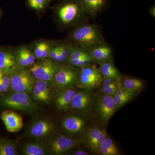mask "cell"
Here are the masks:
<instances>
[{"mask_svg": "<svg viewBox=\"0 0 155 155\" xmlns=\"http://www.w3.org/2000/svg\"><path fill=\"white\" fill-rule=\"evenodd\" d=\"M70 38L75 46L87 51L105 42L98 26L94 24L83 23L78 25Z\"/></svg>", "mask_w": 155, "mask_h": 155, "instance_id": "6da1fadb", "label": "cell"}, {"mask_svg": "<svg viewBox=\"0 0 155 155\" xmlns=\"http://www.w3.org/2000/svg\"><path fill=\"white\" fill-rule=\"evenodd\" d=\"M55 12L60 24L66 27L81 25L88 16L81 0H64L56 7Z\"/></svg>", "mask_w": 155, "mask_h": 155, "instance_id": "7a4b0ae2", "label": "cell"}, {"mask_svg": "<svg viewBox=\"0 0 155 155\" xmlns=\"http://www.w3.org/2000/svg\"><path fill=\"white\" fill-rule=\"evenodd\" d=\"M0 102L5 107L28 114L34 113L38 109L28 94L25 93L14 92L7 95L1 99Z\"/></svg>", "mask_w": 155, "mask_h": 155, "instance_id": "3957f363", "label": "cell"}, {"mask_svg": "<svg viewBox=\"0 0 155 155\" xmlns=\"http://www.w3.org/2000/svg\"><path fill=\"white\" fill-rule=\"evenodd\" d=\"M103 77L98 67L94 64H87L78 68L76 85L81 89L93 90L100 86Z\"/></svg>", "mask_w": 155, "mask_h": 155, "instance_id": "277c9868", "label": "cell"}, {"mask_svg": "<svg viewBox=\"0 0 155 155\" xmlns=\"http://www.w3.org/2000/svg\"><path fill=\"white\" fill-rule=\"evenodd\" d=\"M10 87L14 92H31L35 81L30 71L19 66L10 74Z\"/></svg>", "mask_w": 155, "mask_h": 155, "instance_id": "5b68a950", "label": "cell"}, {"mask_svg": "<svg viewBox=\"0 0 155 155\" xmlns=\"http://www.w3.org/2000/svg\"><path fill=\"white\" fill-rule=\"evenodd\" d=\"M61 66L60 64L52 60L45 58L34 63L30 71L35 79L51 83L54 82L55 75Z\"/></svg>", "mask_w": 155, "mask_h": 155, "instance_id": "8992f818", "label": "cell"}, {"mask_svg": "<svg viewBox=\"0 0 155 155\" xmlns=\"http://www.w3.org/2000/svg\"><path fill=\"white\" fill-rule=\"evenodd\" d=\"M94 102L96 116L101 122L106 125L116 111L113 97L102 94Z\"/></svg>", "mask_w": 155, "mask_h": 155, "instance_id": "52a82bcc", "label": "cell"}, {"mask_svg": "<svg viewBox=\"0 0 155 155\" xmlns=\"http://www.w3.org/2000/svg\"><path fill=\"white\" fill-rule=\"evenodd\" d=\"M78 68L67 64L61 66L55 75L54 82L60 88L71 87L76 85Z\"/></svg>", "mask_w": 155, "mask_h": 155, "instance_id": "ba28073f", "label": "cell"}, {"mask_svg": "<svg viewBox=\"0 0 155 155\" xmlns=\"http://www.w3.org/2000/svg\"><path fill=\"white\" fill-rule=\"evenodd\" d=\"M77 145V141L63 134H58L49 141L47 149L52 154L63 155L74 148Z\"/></svg>", "mask_w": 155, "mask_h": 155, "instance_id": "9c48e42d", "label": "cell"}, {"mask_svg": "<svg viewBox=\"0 0 155 155\" xmlns=\"http://www.w3.org/2000/svg\"><path fill=\"white\" fill-rule=\"evenodd\" d=\"M93 90L81 89L75 93L70 102L69 107L76 110L86 113L94 104Z\"/></svg>", "mask_w": 155, "mask_h": 155, "instance_id": "30bf717a", "label": "cell"}, {"mask_svg": "<svg viewBox=\"0 0 155 155\" xmlns=\"http://www.w3.org/2000/svg\"><path fill=\"white\" fill-rule=\"evenodd\" d=\"M54 131V127L51 122L43 119L33 122L28 128L29 135L34 138L43 139L51 135Z\"/></svg>", "mask_w": 155, "mask_h": 155, "instance_id": "8fae6325", "label": "cell"}, {"mask_svg": "<svg viewBox=\"0 0 155 155\" xmlns=\"http://www.w3.org/2000/svg\"><path fill=\"white\" fill-rule=\"evenodd\" d=\"M19 66L16 54L9 50L0 49V70L4 75H10Z\"/></svg>", "mask_w": 155, "mask_h": 155, "instance_id": "7c38bea8", "label": "cell"}, {"mask_svg": "<svg viewBox=\"0 0 155 155\" xmlns=\"http://www.w3.org/2000/svg\"><path fill=\"white\" fill-rule=\"evenodd\" d=\"M1 119L9 132L16 133L21 130L23 127L22 117L14 111H4L1 115Z\"/></svg>", "mask_w": 155, "mask_h": 155, "instance_id": "4fadbf2b", "label": "cell"}, {"mask_svg": "<svg viewBox=\"0 0 155 155\" xmlns=\"http://www.w3.org/2000/svg\"><path fill=\"white\" fill-rule=\"evenodd\" d=\"M86 125V121L83 117L77 116H67L63 119L62 122L63 129L72 134L82 133Z\"/></svg>", "mask_w": 155, "mask_h": 155, "instance_id": "5bb4252c", "label": "cell"}, {"mask_svg": "<svg viewBox=\"0 0 155 155\" xmlns=\"http://www.w3.org/2000/svg\"><path fill=\"white\" fill-rule=\"evenodd\" d=\"M107 136L104 128L94 126L86 133V140L89 147L94 152L98 151L100 145Z\"/></svg>", "mask_w": 155, "mask_h": 155, "instance_id": "9a60e30c", "label": "cell"}, {"mask_svg": "<svg viewBox=\"0 0 155 155\" xmlns=\"http://www.w3.org/2000/svg\"><path fill=\"white\" fill-rule=\"evenodd\" d=\"M89 52L94 63L99 64L106 61H113V49L105 42L95 47Z\"/></svg>", "mask_w": 155, "mask_h": 155, "instance_id": "2e32d148", "label": "cell"}, {"mask_svg": "<svg viewBox=\"0 0 155 155\" xmlns=\"http://www.w3.org/2000/svg\"><path fill=\"white\" fill-rule=\"evenodd\" d=\"M76 91L71 87L61 88L56 95L55 103L59 110L63 111L69 107Z\"/></svg>", "mask_w": 155, "mask_h": 155, "instance_id": "e0dca14e", "label": "cell"}, {"mask_svg": "<svg viewBox=\"0 0 155 155\" xmlns=\"http://www.w3.org/2000/svg\"><path fill=\"white\" fill-rule=\"evenodd\" d=\"M88 16L94 18L104 8L107 0H81Z\"/></svg>", "mask_w": 155, "mask_h": 155, "instance_id": "ac0fdd59", "label": "cell"}, {"mask_svg": "<svg viewBox=\"0 0 155 155\" xmlns=\"http://www.w3.org/2000/svg\"><path fill=\"white\" fill-rule=\"evenodd\" d=\"M99 69L103 77L110 78L121 80L122 76L113 61H106L99 64Z\"/></svg>", "mask_w": 155, "mask_h": 155, "instance_id": "d6986e66", "label": "cell"}, {"mask_svg": "<svg viewBox=\"0 0 155 155\" xmlns=\"http://www.w3.org/2000/svg\"><path fill=\"white\" fill-rule=\"evenodd\" d=\"M22 153L25 155H44L48 153L47 148L36 142H28L23 145Z\"/></svg>", "mask_w": 155, "mask_h": 155, "instance_id": "ffe728a7", "label": "cell"}, {"mask_svg": "<svg viewBox=\"0 0 155 155\" xmlns=\"http://www.w3.org/2000/svg\"><path fill=\"white\" fill-rule=\"evenodd\" d=\"M98 151L102 155H120V150L114 140L107 136L100 145Z\"/></svg>", "mask_w": 155, "mask_h": 155, "instance_id": "44dd1931", "label": "cell"}, {"mask_svg": "<svg viewBox=\"0 0 155 155\" xmlns=\"http://www.w3.org/2000/svg\"><path fill=\"white\" fill-rule=\"evenodd\" d=\"M121 88L129 91L137 92L143 88V82L135 78L125 77L122 81Z\"/></svg>", "mask_w": 155, "mask_h": 155, "instance_id": "7402d4cb", "label": "cell"}, {"mask_svg": "<svg viewBox=\"0 0 155 155\" xmlns=\"http://www.w3.org/2000/svg\"><path fill=\"white\" fill-rule=\"evenodd\" d=\"M17 148L15 142L5 139H0V155H16Z\"/></svg>", "mask_w": 155, "mask_h": 155, "instance_id": "603a6c76", "label": "cell"}, {"mask_svg": "<svg viewBox=\"0 0 155 155\" xmlns=\"http://www.w3.org/2000/svg\"><path fill=\"white\" fill-rule=\"evenodd\" d=\"M121 80H117L115 82L106 85H101L100 92L102 94L112 96L115 94L116 91L121 88L122 85Z\"/></svg>", "mask_w": 155, "mask_h": 155, "instance_id": "cb8c5ba5", "label": "cell"}, {"mask_svg": "<svg viewBox=\"0 0 155 155\" xmlns=\"http://www.w3.org/2000/svg\"><path fill=\"white\" fill-rule=\"evenodd\" d=\"M58 45V51L61 57V64H67L71 45L61 44Z\"/></svg>", "mask_w": 155, "mask_h": 155, "instance_id": "d4e9b609", "label": "cell"}, {"mask_svg": "<svg viewBox=\"0 0 155 155\" xmlns=\"http://www.w3.org/2000/svg\"><path fill=\"white\" fill-rule=\"evenodd\" d=\"M28 6L35 11H41L47 6L49 0H27Z\"/></svg>", "mask_w": 155, "mask_h": 155, "instance_id": "484cf974", "label": "cell"}, {"mask_svg": "<svg viewBox=\"0 0 155 155\" xmlns=\"http://www.w3.org/2000/svg\"><path fill=\"white\" fill-rule=\"evenodd\" d=\"M32 92L34 100L45 103V104L49 101L51 97L46 94L43 92L42 91L36 87L34 86Z\"/></svg>", "mask_w": 155, "mask_h": 155, "instance_id": "4316f807", "label": "cell"}, {"mask_svg": "<svg viewBox=\"0 0 155 155\" xmlns=\"http://www.w3.org/2000/svg\"><path fill=\"white\" fill-rule=\"evenodd\" d=\"M113 97L116 106V110L122 107V106L125 105V104H127L133 98L131 97L119 96L116 95H113Z\"/></svg>", "mask_w": 155, "mask_h": 155, "instance_id": "83f0119b", "label": "cell"}, {"mask_svg": "<svg viewBox=\"0 0 155 155\" xmlns=\"http://www.w3.org/2000/svg\"><path fill=\"white\" fill-rule=\"evenodd\" d=\"M50 82L45 81L38 80H35L34 86L39 89L42 91L49 96L51 97V89L50 88Z\"/></svg>", "mask_w": 155, "mask_h": 155, "instance_id": "f1b7e54d", "label": "cell"}, {"mask_svg": "<svg viewBox=\"0 0 155 155\" xmlns=\"http://www.w3.org/2000/svg\"><path fill=\"white\" fill-rule=\"evenodd\" d=\"M25 57L26 61L28 62V65H32L35 63V58L34 53H32L28 48H21L19 49Z\"/></svg>", "mask_w": 155, "mask_h": 155, "instance_id": "f546056e", "label": "cell"}, {"mask_svg": "<svg viewBox=\"0 0 155 155\" xmlns=\"http://www.w3.org/2000/svg\"><path fill=\"white\" fill-rule=\"evenodd\" d=\"M45 43L46 42H40L37 44L33 53L36 59L39 60L42 59V53Z\"/></svg>", "mask_w": 155, "mask_h": 155, "instance_id": "4dcf8cb0", "label": "cell"}, {"mask_svg": "<svg viewBox=\"0 0 155 155\" xmlns=\"http://www.w3.org/2000/svg\"><path fill=\"white\" fill-rule=\"evenodd\" d=\"M16 57H17V63L19 66L24 67L29 66L28 62L26 61L25 57H24V55L20 49L19 50L17 54H16Z\"/></svg>", "mask_w": 155, "mask_h": 155, "instance_id": "1f68e13d", "label": "cell"}, {"mask_svg": "<svg viewBox=\"0 0 155 155\" xmlns=\"http://www.w3.org/2000/svg\"><path fill=\"white\" fill-rule=\"evenodd\" d=\"M58 53V45H56L55 46L51 48L48 55V59L50 60H53L55 57L57 56Z\"/></svg>", "mask_w": 155, "mask_h": 155, "instance_id": "d6a6232c", "label": "cell"}, {"mask_svg": "<svg viewBox=\"0 0 155 155\" xmlns=\"http://www.w3.org/2000/svg\"><path fill=\"white\" fill-rule=\"evenodd\" d=\"M51 48V47L48 43H45L43 50L42 53V59L48 58Z\"/></svg>", "mask_w": 155, "mask_h": 155, "instance_id": "836d02e7", "label": "cell"}, {"mask_svg": "<svg viewBox=\"0 0 155 155\" xmlns=\"http://www.w3.org/2000/svg\"><path fill=\"white\" fill-rule=\"evenodd\" d=\"M9 87L6 85L0 79V92L5 93L8 89Z\"/></svg>", "mask_w": 155, "mask_h": 155, "instance_id": "e575fe53", "label": "cell"}, {"mask_svg": "<svg viewBox=\"0 0 155 155\" xmlns=\"http://www.w3.org/2000/svg\"><path fill=\"white\" fill-rule=\"evenodd\" d=\"M88 153L87 152L85 151L82 150H78L72 154V155H88Z\"/></svg>", "mask_w": 155, "mask_h": 155, "instance_id": "d590c367", "label": "cell"}, {"mask_svg": "<svg viewBox=\"0 0 155 155\" xmlns=\"http://www.w3.org/2000/svg\"><path fill=\"white\" fill-rule=\"evenodd\" d=\"M149 13L151 16H152L154 18H155V6H153L151 8H150L149 10Z\"/></svg>", "mask_w": 155, "mask_h": 155, "instance_id": "8d00e7d4", "label": "cell"}, {"mask_svg": "<svg viewBox=\"0 0 155 155\" xmlns=\"http://www.w3.org/2000/svg\"><path fill=\"white\" fill-rule=\"evenodd\" d=\"M3 75H4V74H3V73L2 72V71L0 70V79L2 77Z\"/></svg>", "mask_w": 155, "mask_h": 155, "instance_id": "74e56055", "label": "cell"}, {"mask_svg": "<svg viewBox=\"0 0 155 155\" xmlns=\"http://www.w3.org/2000/svg\"><path fill=\"white\" fill-rule=\"evenodd\" d=\"M0 14H1V12H0Z\"/></svg>", "mask_w": 155, "mask_h": 155, "instance_id": "f35d334b", "label": "cell"}]
</instances>
